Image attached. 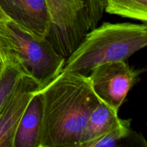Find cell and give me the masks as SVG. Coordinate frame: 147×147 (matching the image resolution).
I'll return each mask as SVG.
<instances>
[{
    "label": "cell",
    "mask_w": 147,
    "mask_h": 147,
    "mask_svg": "<svg viewBox=\"0 0 147 147\" xmlns=\"http://www.w3.org/2000/svg\"><path fill=\"white\" fill-rule=\"evenodd\" d=\"M42 104L39 147H78L98 98L86 74L62 70L38 90Z\"/></svg>",
    "instance_id": "obj_1"
},
{
    "label": "cell",
    "mask_w": 147,
    "mask_h": 147,
    "mask_svg": "<svg viewBox=\"0 0 147 147\" xmlns=\"http://www.w3.org/2000/svg\"><path fill=\"white\" fill-rule=\"evenodd\" d=\"M9 20V17L0 7V73L7 65L17 60L13 55L12 47L7 32V22Z\"/></svg>",
    "instance_id": "obj_12"
},
{
    "label": "cell",
    "mask_w": 147,
    "mask_h": 147,
    "mask_svg": "<svg viewBox=\"0 0 147 147\" xmlns=\"http://www.w3.org/2000/svg\"><path fill=\"white\" fill-rule=\"evenodd\" d=\"M104 11L124 18L147 22V0H103Z\"/></svg>",
    "instance_id": "obj_9"
},
{
    "label": "cell",
    "mask_w": 147,
    "mask_h": 147,
    "mask_svg": "<svg viewBox=\"0 0 147 147\" xmlns=\"http://www.w3.org/2000/svg\"><path fill=\"white\" fill-rule=\"evenodd\" d=\"M7 27L14 57L40 87L60 74L66 58L47 38L34 35L11 20L7 21Z\"/></svg>",
    "instance_id": "obj_4"
},
{
    "label": "cell",
    "mask_w": 147,
    "mask_h": 147,
    "mask_svg": "<svg viewBox=\"0 0 147 147\" xmlns=\"http://www.w3.org/2000/svg\"><path fill=\"white\" fill-rule=\"evenodd\" d=\"M40 85L24 74L0 108V147H14L17 128Z\"/></svg>",
    "instance_id": "obj_6"
},
{
    "label": "cell",
    "mask_w": 147,
    "mask_h": 147,
    "mask_svg": "<svg viewBox=\"0 0 147 147\" xmlns=\"http://www.w3.org/2000/svg\"><path fill=\"white\" fill-rule=\"evenodd\" d=\"M131 119H122L121 123L96 140L89 142L85 147H113L131 134Z\"/></svg>",
    "instance_id": "obj_11"
},
{
    "label": "cell",
    "mask_w": 147,
    "mask_h": 147,
    "mask_svg": "<svg viewBox=\"0 0 147 147\" xmlns=\"http://www.w3.org/2000/svg\"><path fill=\"white\" fill-rule=\"evenodd\" d=\"M50 19L47 39L66 58L103 17V0H45Z\"/></svg>",
    "instance_id": "obj_3"
},
{
    "label": "cell",
    "mask_w": 147,
    "mask_h": 147,
    "mask_svg": "<svg viewBox=\"0 0 147 147\" xmlns=\"http://www.w3.org/2000/svg\"><path fill=\"white\" fill-rule=\"evenodd\" d=\"M121 121L119 113L100 101L88 119L78 147H85L89 142L96 140L117 126Z\"/></svg>",
    "instance_id": "obj_8"
},
{
    "label": "cell",
    "mask_w": 147,
    "mask_h": 147,
    "mask_svg": "<svg viewBox=\"0 0 147 147\" xmlns=\"http://www.w3.org/2000/svg\"><path fill=\"white\" fill-rule=\"evenodd\" d=\"M24 74H27L18 61L6 65L0 73V108L14 90Z\"/></svg>",
    "instance_id": "obj_10"
},
{
    "label": "cell",
    "mask_w": 147,
    "mask_h": 147,
    "mask_svg": "<svg viewBox=\"0 0 147 147\" xmlns=\"http://www.w3.org/2000/svg\"><path fill=\"white\" fill-rule=\"evenodd\" d=\"M42 104L38 90L31 99L17 128L14 147H39Z\"/></svg>",
    "instance_id": "obj_7"
},
{
    "label": "cell",
    "mask_w": 147,
    "mask_h": 147,
    "mask_svg": "<svg viewBox=\"0 0 147 147\" xmlns=\"http://www.w3.org/2000/svg\"><path fill=\"white\" fill-rule=\"evenodd\" d=\"M146 45V22H103L85 34L66 57L63 70L84 74L103 63L126 61Z\"/></svg>",
    "instance_id": "obj_2"
},
{
    "label": "cell",
    "mask_w": 147,
    "mask_h": 147,
    "mask_svg": "<svg viewBox=\"0 0 147 147\" xmlns=\"http://www.w3.org/2000/svg\"><path fill=\"white\" fill-rule=\"evenodd\" d=\"M142 70L129 66L126 61L110 62L96 66L88 76L98 98L119 113L128 93L139 80Z\"/></svg>",
    "instance_id": "obj_5"
}]
</instances>
